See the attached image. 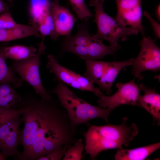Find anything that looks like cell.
<instances>
[{
	"mask_svg": "<svg viewBox=\"0 0 160 160\" xmlns=\"http://www.w3.org/2000/svg\"><path fill=\"white\" fill-rule=\"evenodd\" d=\"M7 0L8 2H9L10 4L12 5H13L14 2L16 0Z\"/></svg>",
	"mask_w": 160,
	"mask_h": 160,
	"instance_id": "obj_31",
	"label": "cell"
},
{
	"mask_svg": "<svg viewBox=\"0 0 160 160\" xmlns=\"http://www.w3.org/2000/svg\"><path fill=\"white\" fill-rule=\"evenodd\" d=\"M155 14L157 19L160 20V4H159L157 6L155 10Z\"/></svg>",
	"mask_w": 160,
	"mask_h": 160,
	"instance_id": "obj_29",
	"label": "cell"
},
{
	"mask_svg": "<svg viewBox=\"0 0 160 160\" xmlns=\"http://www.w3.org/2000/svg\"><path fill=\"white\" fill-rule=\"evenodd\" d=\"M42 21L44 23L49 29L51 33L50 37L54 40H57L58 37L56 34L54 21L50 11Z\"/></svg>",
	"mask_w": 160,
	"mask_h": 160,
	"instance_id": "obj_26",
	"label": "cell"
},
{
	"mask_svg": "<svg viewBox=\"0 0 160 160\" xmlns=\"http://www.w3.org/2000/svg\"><path fill=\"white\" fill-rule=\"evenodd\" d=\"M68 147H65L60 151L41 156L36 160H61Z\"/></svg>",
	"mask_w": 160,
	"mask_h": 160,
	"instance_id": "obj_25",
	"label": "cell"
},
{
	"mask_svg": "<svg viewBox=\"0 0 160 160\" xmlns=\"http://www.w3.org/2000/svg\"><path fill=\"white\" fill-rule=\"evenodd\" d=\"M48 92L57 96L67 112L72 124L75 128L96 118H102L108 122V117L114 109L101 108L88 103L77 96L65 84L59 81L56 86Z\"/></svg>",
	"mask_w": 160,
	"mask_h": 160,
	"instance_id": "obj_3",
	"label": "cell"
},
{
	"mask_svg": "<svg viewBox=\"0 0 160 160\" xmlns=\"http://www.w3.org/2000/svg\"><path fill=\"white\" fill-rule=\"evenodd\" d=\"M21 115L16 116L0 124V150L7 157L20 154L19 128L22 121Z\"/></svg>",
	"mask_w": 160,
	"mask_h": 160,
	"instance_id": "obj_10",
	"label": "cell"
},
{
	"mask_svg": "<svg viewBox=\"0 0 160 160\" xmlns=\"http://www.w3.org/2000/svg\"><path fill=\"white\" fill-rule=\"evenodd\" d=\"M127 118L122 119L121 124H107L102 126L89 125L84 133L85 139V154L92 159L102 151L111 149H123L137 135L138 128L134 123L128 125Z\"/></svg>",
	"mask_w": 160,
	"mask_h": 160,
	"instance_id": "obj_2",
	"label": "cell"
},
{
	"mask_svg": "<svg viewBox=\"0 0 160 160\" xmlns=\"http://www.w3.org/2000/svg\"><path fill=\"white\" fill-rule=\"evenodd\" d=\"M86 70L84 76L93 84H97L102 77L110 62L85 60Z\"/></svg>",
	"mask_w": 160,
	"mask_h": 160,
	"instance_id": "obj_19",
	"label": "cell"
},
{
	"mask_svg": "<svg viewBox=\"0 0 160 160\" xmlns=\"http://www.w3.org/2000/svg\"><path fill=\"white\" fill-rule=\"evenodd\" d=\"M37 49L33 46H26L23 45H15L4 47L3 52L5 59L12 60H22L34 56Z\"/></svg>",
	"mask_w": 160,
	"mask_h": 160,
	"instance_id": "obj_17",
	"label": "cell"
},
{
	"mask_svg": "<svg viewBox=\"0 0 160 160\" xmlns=\"http://www.w3.org/2000/svg\"><path fill=\"white\" fill-rule=\"evenodd\" d=\"M50 12L58 37L70 36L76 20L75 16L68 8L60 5L58 0L50 1Z\"/></svg>",
	"mask_w": 160,
	"mask_h": 160,
	"instance_id": "obj_11",
	"label": "cell"
},
{
	"mask_svg": "<svg viewBox=\"0 0 160 160\" xmlns=\"http://www.w3.org/2000/svg\"><path fill=\"white\" fill-rule=\"evenodd\" d=\"M49 0H30L29 12L31 24H38L42 21L50 11Z\"/></svg>",
	"mask_w": 160,
	"mask_h": 160,
	"instance_id": "obj_18",
	"label": "cell"
},
{
	"mask_svg": "<svg viewBox=\"0 0 160 160\" xmlns=\"http://www.w3.org/2000/svg\"><path fill=\"white\" fill-rule=\"evenodd\" d=\"M44 39L41 37L35 55L22 60H12L9 67L12 72L17 73L22 80L29 84L41 99H49L52 97L43 86L39 72L40 57L46 49L44 43Z\"/></svg>",
	"mask_w": 160,
	"mask_h": 160,
	"instance_id": "obj_5",
	"label": "cell"
},
{
	"mask_svg": "<svg viewBox=\"0 0 160 160\" xmlns=\"http://www.w3.org/2000/svg\"><path fill=\"white\" fill-rule=\"evenodd\" d=\"M28 95L36 113L37 128L29 150L15 160H36L73 144L77 140L76 128L58 99L39 100Z\"/></svg>",
	"mask_w": 160,
	"mask_h": 160,
	"instance_id": "obj_1",
	"label": "cell"
},
{
	"mask_svg": "<svg viewBox=\"0 0 160 160\" xmlns=\"http://www.w3.org/2000/svg\"><path fill=\"white\" fill-rule=\"evenodd\" d=\"M78 18L82 21H88L92 15L84 0H68Z\"/></svg>",
	"mask_w": 160,
	"mask_h": 160,
	"instance_id": "obj_21",
	"label": "cell"
},
{
	"mask_svg": "<svg viewBox=\"0 0 160 160\" xmlns=\"http://www.w3.org/2000/svg\"><path fill=\"white\" fill-rule=\"evenodd\" d=\"M9 7L8 5L3 1L0 0V15L5 12L8 11Z\"/></svg>",
	"mask_w": 160,
	"mask_h": 160,
	"instance_id": "obj_28",
	"label": "cell"
},
{
	"mask_svg": "<svg viewBox=\"0 0 160 160\" xmlns=\"http://www.w3.org/2000/svg\"><path fill=\"white\" fill-rule=\"evenodd\" d=\"M6 44L0 46V84L9 82L15 88L20 87L23 81L20 78L16 77L15 73L10 70L5 62L3 50Z\"/></svg>",
	"mask_w": 160,
	"mask_h": 160,
	"instance_id": "obj_20",
	"label": "cell"
},
{
	"mask_svg": "<svg viewBox=\"0 0 160 160\" xmlns=\"http://www.w3.org/2000/svg\"><path fill=\"white\" fill-rule=\"evenodd\" d=\"M88 21H82L77 25L78 31L73 36H65L62 39L61 49L70 46H86L95 39L89 30Z\"/></svg>",
	"mask_w": 160,
	"mask_h": 160,
	"instance_id": "obj_14",
	"label": "cell"
},
{
	"mask_svg": "<svg viewBox=\"0 0 160 160\" xmlns=\"http://www.w3.org/2000/svg\"><path fill=\"white\" fill-rule=\"evenodd\" d=\"M17 23L8 11L0 15V29H8L12 28Z\"/></svg>",
	"mask_w": 160,
	"mask_h": 160,
	"instance_id": "obj_24",
	"label": "cell"
},
{
	"mask_svg": "<svg viewBox=\"0 0 160 160\" xmlns=\"http://www.w3.org/2000/svg\"><path fill=\"white\" fill-rule=\"evenodd\" d=\"M22 97L17 93L9 82L0 84V108L17 109Z\"/></svg>",
	"mask_w": 160,
	"mask_h": 160,
	"instance_id": "obj_16",
	"label": "cell"
},
{
	"mask_svg": "<svg viewBox=\"0 0 160 160\" xmlns=\"http://www.w3.org/2000/svg\"><path fill=\"white\" fill-rule=\"evenodd\" d=\"M117 7L116 19L121 25L137 30L145 36L142 24L141 0H115Z\"/></svg>",
	"mask_w": 160,
	"mask_h": 160,
	"instance_id": "obj_9",
	"label": "cell"
},
{
	"mask_svg": "<svg viewBox=\"0 0 160 160\" xmlns=\"http://www.w3.org/2000/svg\"><path fill=\"white\" fill-rule=\"evenodd\" d=\"M84 148L82 140L80 138L69 147L64 155L63 160H80L82 159V153Z\"/></svg>",
	"mask_w": 160,
	"mask_h": 160,
	"instance_id": "obj_22",
	"label": "cell"
},
{
	"mask_svg": "<svg viewBox=\"0 0 160 160\" xmlns=\"http://www.w3.org/2000/svg\"><path fill=\"white\" fill-rule=\"evenodd\" d=\"M134 60L132 58L126 61L110 62L104 75L97 83L99 89L109 95L112 92L113 84L120 71L127 66L131 65Z\"/></svg>",
	"mask_w": 160,
	"mask_h": 160,
	"instance_id": "obj_13",
	"label": "cell"
},
{
	"mask_svg": "<svg viewBox=\"0 0 160 160\" xmlns=\"http://www.w3.org/2000/svg\"><path fill=\"white\" fill-rule=\"evenodd\" d=\"M26 110V107L22 105H18L17 109L0 108V124L9 119L21 115Z\"/></svg>",
	"mask_w": 160,
	"mask_h": 160,
	"instance_id": "obj_23",
	"label": "cell"
},
{
	"mask_svg": "<svg viewBox=\"0 0 160 160\" xmlns=\"http://www.w3.org/2000/svg\"><path fill=\"white\" fill-rule=\"evenodd\" d=\"M140 45V52L132 64L131 73L139 80L143 77L142 73L149 71L153 72L160 70V49L154 40L145 36L143 37Z\"/></svg>",
	"mask_w": 160,
	"mask_h": 160,
	"instance_id": "obj_6",
	"label": "cell"
},
{
	"mask_svg": "<svg viewBox=\"0 0 160 160\" xmlns=\"http://www.w3.org/2000/svg\"><path fill=\"white\" fill-rule=\"evenodd\" d=\"M97 0L99 1V2L103 3V2L106 0Z\"/></svg>",
	"mask_w": 160,
	"mask_h": 160,
	"instance_id": "obj_32",
	"label": "cell"
},
{
	"mask_svg": "<svg viewBox=\"0 0 160 160\" xmlns=\"http://www.w3.org/2000/svg\"><path fill=\"white\" fill-rule=\"evenodd\" d=\"M7 157L4 155L0 151V160H5Z\"/></svg>",
	"mask_w": 160,
	"mask_h": 160,
	"instance_id": "obj_30",
	"label": "cell"
},
{
	"mask_svg": "<svg viewBox=\"0 0 160 160\" xmlns=\"http://www.w3.org/2000/svg\"><path fill=\"white\" fill-rule=\"evenodd\" d=\"M140 90L144 92L142 95H140L138 100V106L146 110L156 121L158 124H160V95L154 88L146 87L143 84H139Z\"/></svg>",
	"mask_w": 160,
	"mask_h": 160,
	"instance_id": "obj_12",
	"label": "cell"
},
{
	"mask_svg": "<svg viewBox=\"0 0 160 160\" xmlns=\"http://www.w3.org/2000/svg\"><path fill=\"white\" fill-rule=\"evenodd\" d=\"M103 3L97 0H90L89 2V5L95 7L93 22L97 26V32L93 37L106 40L110 46L121 49L118 44L119 39L125 41L129 36L137 35L139 32L135 28L121 25L115 18L106 14L103 8Z\"/></svg>",
	"mask_w": 160,
	"mask_h": 160,
	"instance_id": "obj_4",
	"label": "cell"
},
{
	"mask_svg": "<svg viewBox=\"0 0 160 160\" xmlns=\"http://www.w3.org/2000/svg\"><path fill=\"white\" fill-rule=\"evenodd\" d=\"M116 87L117 90L113 95L111 96L104 95L99 97L97 101L98 106L113 109L121 105L138 106L140 89L135 79L125 83L118 82Z\"/></svg>",
	"mask_w": 160,
	"mask_h": 160,
	"instance_id": "obj_8",
	"label": "cell"
},
{
	"mask_svg": "<svg viewBox=\"0 0 160 160\" xmlns=\"http://www.w3.org/2000/svg\"><path fill=\"white\" fill-rule=\"evenodd\" d=\"M47 57V68L50 73L54 75L57 81L75 89L92 92L99 97L104 95L99 88L95 87L93 83L84 76L60 65L52 55H48Z\"/></svg>",
	"mask_w": 160,
	"mask_h": 160,
	"instance_id": "obj_7",
	"label": "cell"
},
{
	"mask_svg": "<svg viewBox=\"0 0 160 160\" xmlns=\"http://www.w3.org/2000/svg\"><path fill=\"white\" fill-rule=\"evenodd\" d=\"M143 15L149 20L152 26L154 33L156 37L159 39L160 38V25L152 17L151 15L147 11H144Z\"/></svg>",
	"mask_w": 160,
	"mask_h": 160,
	"instance_id": "obj_27",
	"label": "cell"
},
{
	"mask_svg": "<svg viewBox=\"0 0 160 160\" xmlns=\"http://www.w3.org/2000/svg\"><path fill=\"white\" fill-rule=\"evenodd\" d=\"M160 147V143L132 149H118L115 155L116 160L145 159Z\"/></svg>",
	"mask_w": 160,
	"mask_h": 160,
	"instance_id": "obj_15",
	"label": "cell"
}]
</instances>
